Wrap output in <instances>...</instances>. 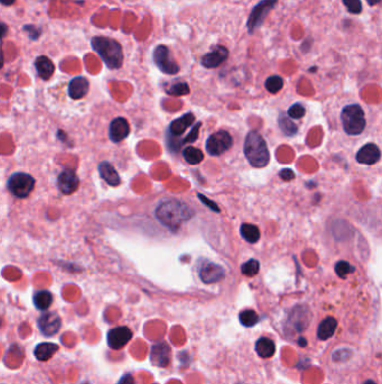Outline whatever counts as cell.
<instances>
[{
	"label": "cell",
	"mask_w": 382,
	"mask_h": 384,
	"mask_svg": "<svg viewBox=\"0 0 382 384\" xmlns=\"http://www.w3.org/2000/svg\"><path fill=\"white\" fill-rule=\"evenodd\" d=\"M194 216L191 207L182 201L167 200L162 202L156 209V217L171 230H177L181 225Z\"/></svg>",
	"instance_id": "1"
},
{
	"label": "cell",
	"mask_w": 382,
	"mask_h": 384,
	"mask_svg": "<svg viewBox=\"0 0 382 384\" xmlns=\"http://www.w3.org/2000/svg\"><path fill=\"white\" fill-rule=\"evenodd\" d=\"M91 46L109 69L116 70L121 67L124 63V52L118 41L107 36H95L91 39Z\"/></svg>",
	"instance_id": "2"
},
{
	"label": "cell",
	"mask_w": 382,
	"mask_h": 384,
	"mask_svg": "<svg viewBox=\"0 0 382 384\" xmlns=\"http://www.w3.org/2000/svg\"><path fill=\"white\" fill-rule=\"evenodd\" d=\"M244 155L254 167H265L270 161V153L265 138L256 130L250 132L244 141Z\"/></svg>",
	"instance_id": "3"
},
{
	"label": "cell",
	"mask_w": 382,
	"mask_h": 384,
	"mask_svg": "<svg viewBox=\"0 0 382 384\" xmlns=\"http://www.w3.org/2000/svg\"><path fill=\"white\" fill-rule=\"evenodd\" d=\"M342 125L349 135H360L366 128V117L360 105H347L341 113Z\"/></svg>",
	"instance_id": "4"
},
{
	"label": "cell",
	"mask_w": 382,
	"mask_h": 384,
	"mask_svg": "<svg viewBox=\"0 0 382 384\" xmlns=\"http://www.w3.org/2000/svg\"><path fill=\"white\" fill-rule=\"evenodd\" d=\"M35 187V180L27 173H15L8 180V189L18 198H26Z\"/></svg>",
	"instance_id": "5"
},
{
	"label": "cell",
	"mask_w": 382,
	"mask_h": 384,
	"mask_svg": "<svg viewBox=\"0 0 382 384\" xmlns=\"http://www.w3.org/2000/svg\"><path fill=\"white\" fill-rule=\"evenodd\" d=\"M277 1L278 0H261L257 6H254L247 23V27L250 34H252L261 26L262 23L265 22L267 15L274 9Z\"/></svg>",
	"instance_id": "6"
},
{
	"label": "cell",
	"mask_w": 382,
	"mask_h": 384,
	"mask_svg": "<svg viewBox=\"0 0 382 384\" xmlns=\"http://www.w3.org/2000/svg\"><path fill=\"white\" fill-rule=\"evenodd\" d=\"M154 61L158 69L165 74H176L180 71L175 61L171 57V52L166 45L160 44L154 50Z\"/></svg>",
	"instance_id": "7"
},
{
	"label": "cell",
	"mask_w": 382,
	"mask_h": 384,
	"mask_svg": "<svg viewBox=\"0 0 382 384\" xmlns=\"http://www.w3.org/2000/svg\"><path fill=\"white\" fill-rule=\"evenodd\" d=\"M232 137L226 130H219L207 138L206 150L211 155L218 156L223 154L232 146Z\"/></svg>",
	"instance_id": "8"
},
{
	"label": "cell",
	"mask_w": 382,
	"mask_h": 384,
	"mask_svg": "<svg viewBox=\"0 0 382 384\" xmlns=\"http://www.w3.org/2000/svg\"><path fill=\"white\" fill-rule=\"evenodd\" d=\"M38 328L46 337L56 335L62 326V322L56 312H45L38 318Z\"/></svg>",
	"instance_id": "9"
},
{
	"label": "cell",
	"mask_w": 382,
	"mask_h": 384,
	"mask_svg": "<svg viewBox=\"0 0 382 384\" xmlns=\"http://www.w3.org/2000/svg\"><path fill=\"white\" fill-rule=\"evenodd\" d=\"M131 338H133V332L128 327L125 326L111 329L107 336L109 347L112 349H121L122 347H125Z\"/></svg>",
	"instance_id": "10"
},
{
	"label": "cell",
	"mask_w": 382,
	"mask_h": 384,
	"mask_svg": "<svg viewBox=\"0 0 382 384\" xmlns=\"http://www.w3.org/2000/svg\"><path fill=\"white\" fill-rule=\"evenodd\" d=\"M229 56V51L226 46L216 45L211 52L206 53L202 57V65L206 69H215L219 67L223 62L227 61Z\"/></svg>",
	"instance_id": "11"
},
{
	"label": "cell",
	"mask_w": 382,
	"mask_h": 384,
	"mask_svg": "<svg viewBox=\"0 0 382 384\" xmlns=\"http://www.w3.org/2000/svg\"><path fill=\"white\" fill-rule=\"evenodd\" d=\"M199 277L206 284L216 283L224 277V270L221 265L209 262L199 270Z\"/></svg>",
	"instance_id": "12"
},
{
	"label": "cell",
	"mask_w": 382,
	"mask_h": 384,
	"mask_svg": "<svg viewBox=\"0 0 382 384\" xmlns=\"http://www.w3.org/2000/svg\"><path fill=\"white\" fill-rule=\"evenodd\" d=\"M79 183L80 182L78 175L72 170L63 171L61 174H59L57 180L59 191L64 193V195H72V193L75 192L79 187Z\"/></svg>",
	"instance_id": "13"
},
{
	"label": "cell",
	"mask_w": 382,
	"mask_h": 384,
	"mask_svg": "<svg viewBox=\"0 0 382 384\" xmlns=\"http://www.w3.org/2000/svg\"><path fill=\"white\" fill-rule=\"evenodd\" d=\"M381 158V152L376 144L369 143L361 147L358 153H356V161L366 165H372L379 161Z\"/></svg>",
	"instance_id": "14"
},
{
	"label": "cell",
	"mask_w": 382,
	"mask_h": 384,
	"mask_svg": "<svg viewBox=\"0 0 382 384\" xmlns=\"http://www.w3.org/2000/svg\"><path fill=\"white\" fill-rule=\"evenodd\" d=\"M151 363L159 368H166L171 358V348L166 343H158L152 346L150 353Z\"/></svg>",
	"instance_id": "15"
},
{
	"label": "cell",
	"mask_w": 382,
	"mask_h": 384,
	"mask_svg": "<svg viewBox=\"0 0 382 384\" xmlns=\"http://www.w3.org/2000/svg\"><path fill=\"white\" fill-rule=\"evenodd\" d=\"M130 132V127L127 119L122 117L116 118L111 124H110L109 136L110 139L114 143H119L124 141L126 137H128Z\"/></svg>",
	"instance_id": "16"
},
{
	"label": "cell",
	"mask_w": 382,
	"mask_h": 384,
	"mask_svg": "<svg viewBox=\"0 0 382 384\" xmlns=\"http://www.w3.org/2000/svg\"><path fill=\"white\" fill-rule=\"evenodd\" d=\"M89 82L86 78L76 77L69 84V95L73 99H81L88 94Z\"/></svg>",
	"instance_id": "17"
},
{
	"label": "cell",
	"mask_w": 382,
	"mask_h": 384,
	"mask_svg": "<svg viewBox=\"0 0 382 384\" xmlns=\"http://www.w3.org/2000/svg\"><path fill=\"white\" fill-rule=\"evenodd\" d=\"M35 67L38 77L43 80H49L55 72L54 63L48 56L41 55L35 60Z\"/></svg>",
	"instance_id": "18"
},
{
	"label": "cell",
	"mask_w": 382,
	"mask_h": 384,
	"mask_svg": "<svg viewBox=\"0 0 382 384\" xmlns=\"http://www.w3.org/2000/svg\"><path fill=\"white\" fill-rule=\"evenodd\" d=\"M337 328L336 319L333 317H328L322 320L317 327V337L321 340H328L332 337Z\"/></svg>",
	"instance_id": "19"
},
{
	"label": "cell",
	"mask_w": 382,
	"mask_h": 384,
	"mask_svg": "<svg viewBox=\"0 0 382 384\" xmlns=\"http://www.w3.org/2000/svg\"><path fill=\"white\" fill-rule=\"evenodd\" d=\"M194 120L195 117L193 113H185L184 116L177 118V119L173 121L171 126H169V132H171L173 136H180L194 123Z\"/></svg>",
	"instance_id": "20"
},
{
	"label": "cell",
	"mask_w": 382,
	"mask_h": 384,
	"mask_svg": "<svg viewBox=\"0 0 382 384\" xmlns=\"http://www.w3.org/2000/svg\"><path fill=\"white\" fill-rule=\"evenodd\" d=\"M99 172L101 178L111 187H117L120 184V176L109 162H101L99 165Z\"/></svg>",
	"instance_id": "21"
},
{
	"label": "cell",
	"mask_w": 382,
	"mask_h": 384,
	"mask_svg": "<svg viewBox=\"0 0 382 384\" xmlns=\"http://www.w3.org/2000/svg\"><path fill=\"white\" fill-rule=\"evenodd\" d=\"M58 346L53 343H42L38 344L34 351V355L38 361L45 362L48 361L50 357L54 356V354L57 352Z\"/></svg>",
	"instance_id": "22"
},
{
	"label": "cell",
	"mask_w": 382,
	"mask_h": 384,
	"mask_svg": "<svg viewBox=\"0 0 382 384\" xmlns=\"http://www.w3.org/2000/svg\"><path fill=\"white\" fill-rule=\"evenodd\" d=\"M276 351L275 343L269 338L266 337H261L259 338L256 343V352L260 357L262 358H269L274 356Z\"/></svg>",
	"instance_id": "23"
},
{
	"label": "cell",
	"mask_w": 382,
	"mask_h": 384,
	"mask_svg": "<svg viewBox=\"0 0 382 384\" xmlns=\"http://www.w3.org/2000/svg\"><path fill=\"white\" fill-rule=\"evenodd\" d=\"M34 305L38 310L45 311L52 306L53 303V294L48 290H41L34 294Z\"/></svg>",
	"instance_id": "24"
},
{
	"label": "cell",
	"mask_w": 382,
	"mask_h": 384,
	"mask_svg": "<svg viewBox=\"0 0 382 384\" xmlns=\"http://www.w3.org/2000/svg\"><path fill=\"white\" fill-rule=\"evenodd\" d=\"M278 125L282 132L286 135V136H295V135L298 133V127L297 125L291 120L290 117H288L286 115L282 113L278 117Z\"/></svg>",
	"instance_id": "25"
},
{
	"label": "cell",
	"mask_w": 382,
	"mask_h": 384,
	"mask_svg": "<svg viewBox=\"0 0 382 384\" xmlns=\"http://www.w3.org/2000/svg\"><path fill=\"white\" fill-rule=\"evenodd\" d=\"M241 235L248 243L254 244L260 238V230L257 226L251 225V223H243L241 226Z\"/></svg>",
	"instance_id": "26"
},
{
	"label": "cell",
	"mask_w": 382,
	"mask_h": 384,
	"mask_svg": "<svg viewBox=\"0 0 382 384\" xmlns=\"http://www.w3.org/2000/svg\"><path fill=\"white\" fill-rule=\"evenodd\" d=\"M183 156L185 161L190 164H198L204 160V154H203V152L193 146L186 147V149L183 151Z\"/></svg>",
	"instance_id": "27"
},
{
	"label": "cell",
	"mask_w": 382,
	"mask_h": 384,
	"mask_svg": "<svg viewBox=\"0 0 382 384\" xmlns=\"http://www.w3.org/2000/svg\"><path fill=\"white\" fill-rule=\"evenodd\" d=\"M240 323L245 327H252L259 322V316L254 310L247 309L240 312L239 315Z\"/></svg>",
	"instance_id": "28"
},
{
	"label": "cell",
	"mask_w": 382,
	"mask_h": 384,
	"mask_svg": "<svg viewBox=\"0 0 382 384\" xmlns=\"http://www.w3.org/2000/svg\"><path fill=\"white\" fill-rule=\"evenodd\" d=\"M284 86V80L279 77V75H273L266 80L265 87L270 94H277L278 91L282 90Z\"/></svg>",
	"instance_id": "29"
},
{
	"label": "cell",
	"mask_w": 382,
	"mask_h": 384,
	"mask_svg": "<svg viewBox=\"0 0 382 384\" xmlns=\"http://www.w3.org/2000/svg\"><path fill=\"white\" fill-rule=\"evenodd\" d=\"M259 270H260V264L254 259L247 261L244 264H242V267H241V272H242L245 276L250 277L257 275Z\"/></svg>",
	"instance_id": "30"
},
{
	"label": "cell",
	"mask_w": 382,
	"mask_h": 384,
	"mask_svg": "<svg viewBox=\"0 0 382 384\" xmlns=\"http://www.w3.org/2000/svg\"><path fill=\"white\" fill-rule=\"evenodd\" d=\"M355 269L346 261H339L335 265V272L337 273V275L342 278H345L350 273L354 272Z\"/></svg>",
	"instance_id": "31"
},
{
	"label": "cell",
	"mask_w": 382,
	"mask_h": 384,
	"mask_svg": "<svg viewBox=\"0 0 382 384\" xmlns=\"http://www.w3.org/2000/svg\"><path fill=\"white\" fill-rule=\"evenodd\" d=\"M166 91L171 96H185L190 92V88L188 83L177 82L175 84H172Z\"/></svg>",
	"instance_id": "32"
},
{
	"label": "cell",
	"mask_w": 382,
	"mask_h": 384,
	"mask_svg": "<svg viewBox=\"0 0 382 384\" xmlns=\"http://www.w3.org/2000/svg\"><path fill=\"white\" fill-rule=\"evenodd\" d=\"M305 112H306V109L301 104H294L292 106L289 108L288 110V116H289L291 119H300L305 116Z\"/></svg>",
	"instance_id": "33"
},
{
	"label": "cell",
	"mask_w": 382,
	"mask_h": 384,
	"mask_svg": "<svg viewBox=\"0 0 382 384\" xmlns=\"http://www.w3.org/2000/svg\"><path fill=\"white\" fill-rule=\"evenodd\" d=\"M343 3L346 7L349 12L353 15H358L362 11V2L361 0H343Z\"/></svg>",
	"instance_id": "34"
},
{
	"label": "cell",
	"mask_w": 382,
	"mask_h": 384,
	"mask_svg": "<svg viewBox=\"0 0 382 384\" xmlns=\"http://www.w3.org/2000/svg\"><path fill=\"white\" fill-rule=\"evenodd\" d=\"M23 31L27 32V35L29 36V39L33 41H36L40 39L41 33H42V29L34 26V25H25L23 27Z\"/></svg>",
	"instance_id": "35"
},
{
	"label": "cell",
	"mask_w": 382,
	"mask_h": 384,
	"mask_svg": "<svg viewBox=\"0 0 382 384\" xmlns=\"http://www.w3.org/2000/svg\"><path fill=\"white\" fill-rule=\"evenodd\" d=\"M202 124L198 123L197 125L194 126V128L191 130V133L183 139V143L182 144H185V143H193L197 139L198 137V133H199V128H201Z\"/></svg>",
	"instance_id": "36"
},
{
	"label": "cell",
	"mask_w": 382,
	"mask_h": 384,
	"mask_svg": "<svg viewBox=\"0 0 382 384\" xmlns=\"http://www.w3.org/2000/svg\"><path fill=\"white\" fill-rule=\"evenodd\" d=\"M198 198H199V199H201V201L203 202V204H204V205H206L207 207H209V208H211L212 210H213V212H216V213H220V208H219V207H218V206H216V205H215V202H213V201H211V200L209 199V198H206L205 196H203V195H201V193H198Z\"/></svg>",
	"instance_id": "37"
},
{
	"label": "cell",
	"mask_w": 382,
	"mask_h": 384,
	"mask_svg": "<svg viewBox=\"0 0 382 384\" xmlns=\"http://www.w3.org/2000/svg\"><path fill=\"white\" fill-rule=\"evenodd\" d=\"M279 176L280 179H283L284 181H291L295 179V173L294 171H291L290 168H284L279 172Z\"/></svg>",
	"instance_id": "38"
},
{
	"label": "cell",
	"mask_w": 382,
	"mask_h": 384,
	"mask_svg": "<svg viewBox=\"0 0 382 384\" xmlns=\"http://www.w3.org/2000/svg\"><path fill=\"white\" fill-rule=\"evenodd\" d=\"M118 384H136V383H135L134 378L131 377L130 374H126L120 380H119Z\"/></svg>",
	"instance_id": "39"
},
{
	"label": "cell",
	"mask_w": 382,
	"mask_h": 384,
	"mask_svg": "<svg viewBox=\"0 0 382 384\" xmlns=\"http://www.w3.org/2000/svg\"><path fill=\"white\" fill-rule=\"evenodd\" d=\"M0 1H1L3 6H11V5H14V2L16 1V0H0Z\"/></svg>",
	"instance_id": "40"
},
{
	"label": "cell",
	"mask_w": 382,
	"mask_h": 384,
	"mask_svg": "<svg viewBox=\"0 0 382 384\" xmlns=\"http://www.w3.org/2000/svg\"><path fill=\"white\" fill-rule=\"evenodd\" d=\"M381 1V0H367L369 6H376Z\"/></svg>",
	"instance_id": "41"
},
{
	"label": "cell",
	"mask_w": 382,
	"mask_h": 384,
	"mask_svg": "<svg viewBox=\"0 0 382 384\" xmlns=\"http://www.w3.org/2000/svg\"><path fill=\"white\" fill-rule=\"evenodd\" d=\"M298 344L301 346V347H306L307 346V341L305 338H299L298 339Z\"/></svg>",
	"instance_id": "42"
},
{
	"label": "cell",
	"mask_w": 382,
	"mask_h": 384,
	"mask_svg": "<svg viewBox=\"0 0 382 384\" xmlns=\"http://www.w3.org/2000/svg\"><path fill=\"white\" fill-rule=\"evenodd\" d=\"M1 27H2V33H1V35H2V37H5V36H6V34H7V25H6L5 23H2V24H1Z\"/></svg>",
	"instance_id": "43"
},
{
	"label": "cell",
	"mask_w": 382,
	"mask_h": 384,
	"mask_svg": "<svg viewBox=\"0 0 382 384\" xmlns=\"http://www.w3.org/2000/svg\"><path fill=\"white\" fill-rule=\"evenodd\" d=\"M363 384H376L375 382H373L372 381V380H368V381H366V382H364Z\"/></svg>",
	"instance_id": "44"
}]
</instances>
